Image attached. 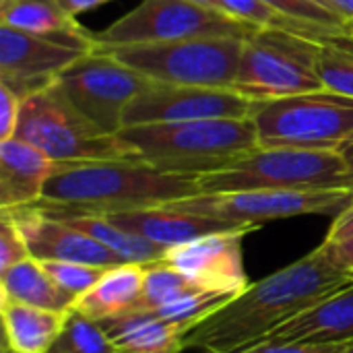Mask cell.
<instances>
[{"instance_id":"d590c367","label":"cell","mask_w":353,"mask_h":353,"mask_svg":"<svg viewBox=\"0 0 353 353\" xmlns=\"http://www.w3.org/2000/svg\"><path fill=\"white\" fill-rule=\"evenodd\" d=\"M110 0H60V4H62V8L68 12V14H72V17H77V14H81V12H87V10H91V8H97V6H101V4H108Z\"/></svg>"},{"instance_id":"d6a6232c","label":"cell","mask_w":353,"mask_h":353,"mask_svg":"<svg viewBox=\"0 0 353 353\" xmlns=\"http://www.w3.org/2000/svg\"><path fill=\"white\" fill-rule=\"evenodd\" d=\"M23 101L4 85H0V141L14 139Z\"/></svg>"},{"instance_id":"b9f144b4","label":"cell","mask_w":353,"mask_h":353,"mask_svg":"<svg viewBox=\"0 0 353 353\" xmlns=\"http://www.w3.org/2000/svg\"><path fill=\"white\" fill-rule=\"evenodd\" d=\"M2 353H14V352H12L6 343H2Z\"/></svg>"},{"instance_id":"60d3db41","label":"cell","mask_w":353,"mask_h":353,"mask_svg":"<svg viewBox=\"0 0 353 353\" xmlns=\"http://www.w3.org/2000/svg\"><path fill=\"white\" fill-rule=\"evenodd\" d=\"M316 4H321V6H325V8H329V10H335L333 6H331V0H314ZM337 12V10H335Z\"/></svg>"},{"instance_id":"4316f807","label":"cell","mask_w":353,"mask_h":353,"mask_svg":"<svg viewBox=\"0 0 353 353\" xmlns=\"http://www.w3.org/2000/svg\"><path fill=\"white\" fill-rule=\"evenodd\" d=\"M234 298H236L234 294H221V292H194V294L178 298L161 308H155L149 314H153L155 319L165 321V323L184 325L192 331L205 319H209L211 314H215L217 310L228 306Z\"/></svg>"},{"instance_id":"5bb4252c","label":"cell","mask_w":353,"mask_h":353,"mask_svg":"<svg viewBox=\"0 0 353 353\" xmlns=\"http://www.w3.org/2000/svg\"><path fill=\"white\" fill-rule=\"evenodd\" d=\"M83 54L87 52L0 25V85L25 101L54 85L58 74Z\"/></svg>"},{"instance_id":"30bf717a","label":"cell","mask_w":353,"mask_h":353,"mask_svg":"<svg viewBox=\"0 0 353 353\" xmlns=\"http://www.w3.org/2000/svg\"><path fill=\"white\" fill-rule=\"evenodd\" d=\"M353 192L345 188L327 190H240V192H215L194 194L178 199L168 209L221 219L238 225H254L302 217V215H339L352 201Z\"/></svg>"},{"instance_id":"ba28073f","label":"cell","mask_w":353,"mask_h":353,"mask_svg":"<svg viewBox=\"0 0 353 353\" xmlns=\"http://www.w3.org/2000/svg\"><path fill=\"white\" fill-rule=\"evenodd\" d=\"M259 147L337 151L353 132V99L327 89L256 101Z\"/></svg>"},{"instance_id":"52a82bcc","label":"cell","mask_w":353,"mask_h":353,"mask_svg":"<svg viewBox=\"0 0 353 353\" xmlns=\"http://www.w3.org/2000/svg\"><path fill=\"white\" fill-rule=\"evenodd\" d=\"M321 41L279 29H254L240 56L234 89L254 101L323 91Z\"/></svg>"},{"instance_id":"ee69618b","label":"cell","mask_w":353,"mask_h":353,"mask_svg":"<svg viewBox=\"0 0 353 353\" xmlns=\"http://www.w3.org/2000/svg\"><path fill=\"white\" fill-rule=\"evenodd\" d=\"M120 353H124V352H120Z\"/></svg>"},{"instance_id":"1f68e13d","label":"cell","mask_w":353,"mask_h":353,"mask_svg":"<svg viewBox=\"0 0 353 353\" xmlns=\"http://www.w3.org/2000/svg\"><path fill=\"white\" fill-rule=\"evenodd\" d=\"M353 341H333V343H256L236 353H341Z\"/></svg>"},{"instance_id":"74e56055","label":"cell","mask_w":353,"mask_h":353,"mask_svg":"<svg viewBox=\"0 0 353 353\" xmlns=\"http://www.w3.org/2000/svg\"><path fill=\"white\" fill-rule=\"evenodd\" d=\"M331 6L353 23V0H331Z\"/></svg>"},{"instance_id":"d6986e66","label":"cell","mask_w":353,"mask_h":353,"mask_svg":"<svg viewBox=\"0 0 353 353\" xmlns=\"http://www.w3.org/2000/svg\"><path fill=\"white\" fill-rule=\"evenodd\" d=\"M333 343L353 341V285L333 294L256 343ZM254 343V345H256Z\"/></svg>"},{"instance_id":"f1b7e54d","label":"cell","mask_w":353,"mask_h":353,"mask_svg":"<svg viewBox=\"0 0 353 353\" xmlns=\"http://www.w3.org/2000/svg\"><path fill=\"white\" fill-rule=\"evenodd\" d=\"M46 273L70 296L79 298L89 292L110 267H95L83 263H64V261H39Z\"/></svg>"},{"instance_id":"ab89813d","label":"cell","mask_w":353,"mask_h":353,"mask_svg":"<svg viewBox=\"0 0 353 353\" xmlns=\"http://www.w3.org/2000/svg\"><path fill=\"white\" fill-rule=\"evenodd\" d=\"M190 2H196V4H201V6H207V8H217L215 0H190ZM217 10H219V8H217Z\"/></svg>"},{"instance_id":"7bdbcfd3","label":"cell","mask_w":353,"mask_h":353,"mask_svg":"<svg viewBox=\"0 0 353 353\" xmlns=\"http://www.w3.org/2000/svg\"><path fill=\"white\" fill-rule=\"evenodd\" d=\"M341 353H353V343L352 345H350V347H347V350H343V352Z\"/></svg>"},{"instance_id":"cb8c5ba5","label":"cell","mask_w":353,"mask_h":353,"mask_svg":"<svg viewBox=\"0 0 353 353\" xmlns=\"http://www.w3.org/2000/svg\"><path fill=\"white\" fill-rule=\"evenodd\" d=\"M0 300H12L27 306L70 312L77 298L64 292L35 259H25L0 273Z\"/></svg>"},{"instance_id":"277c9868","label":"cell","mask_w":353,"mask_h":353,"mask_svg":"<svg viewBox=\"0 0 353 353\" xmlns=\"http://www.w3.org/2000/svg\"><path fill=\"white\" fill-rule=\"evenodd\" d=\"M14 139L37 147L56 163L137 159L120 134L105 132L83 116L56 83L23 101Z\"/></svg>"},{"instance_id":"44dd1931","label":"cell","mask_w":353,"mask_h":353,"mask_svg":"<svg viewBox=\"0 0 353 353\" xmlns=\"http://www.w3.org/2000/svg\"><path fill=\"white\" fill-rule=\"evenodd\" d=\"M145 283V265L122 263L110 267L103 277L83 296L77 298L72 310L95 321L105 323L134 312Z\"/></svg>"},{"instance_id":"f546056e","label":"cell","mask_w":353,"mask_h":353,"mask_svg":"<svg viewBox=\"0 0 353 353\" xmlns=\"http://www.w3.org/2000/svg\"><path fill=\"white\" fill-rule=\"evenodd\" d=\"M265 2L294 19L319 23V25H327V27H335V29H343V31L353 33L352 21H347L345 17H341L335 10H329V8L316 4L314 0H265Z\"/></svg>"},{"instance_id":"484cf974","label":"cell","mask_w":353,"mask_h":353,"mask_svg":"<svg viewBox=\"0 0 353 353\" xmlns=\"http://www.w3.org/2000/svg\"><path fill=\"white\" fill-rule=\"evenodd\" d=\"M48 353H120V350L99 323L70 310L56 343Z\"/></svg>"},{"instance_id":"9a60e30c","label":"cell","mask_w":353,"mask_h":353,"mask_svg":"<svg viewBox=\"0 0 353 353\" xmlns=\"http://www.w3.org/2000/svg\"><path fill=\"white\" fill-rule=\"evenodd\" d=\"M0 213L10 217V221L19 228L29 254L35 261H64L95 267L122 265V261L114 252L95 242L91 236L68 225L62 219L43 213L35 205L6 209Z\"/></svg>"},{"instance_id":"f35d334b","label":"cell","mask_w":353,"mask_h":353,"mask_svg":"<svg viewBox=\"0 0 353 353\" xmlns=\"http://www.w3.org/2000/svg\"><path fill=\"white\" fill-rule=\"evenodd\" d=\"M341 188H345V190L353 192V170H350V172L343 176V180H341Z\"/></svg>"},{"instance_id":"5b68a950","label":"cell","mask_w":353,"mask_h":353,"mask_svg":"<svg viewBox=\"0 0 353 353\" xmlns=\"http://www.w3.org/2000/svg\"><path fill=\"white\" fill-rule=\"evenodd\" d=\"M347 163L337 151L256 147L232 165L199 176L201 194L240 190L341 188Z\"/></svg>"},{"instance_id":"d4e9b609","label":"cell","mask_w":353,"mask_h":353,"mask_svg":"<svg viewBox=\"0 0 353 353\" xmlns=\"http://www.w3.org/2000/svg\"><path fill=\"white\" fill-rule=\"evenodd\" d=\"M194 292H207L196 288L192 281H188L182 273L165 265L163 261H155L145 265V283L141 300L134 308V312H151L155 308H161L178 298H184Z\"/></svg>"},{"instance_id":"ac0fdd59","label":"cell","mask_w":353,"mask_h":353,"mask_svg":"<svg viewBox=\"0 0 353 353\" xmlns=\"http://www.w3.org/2000/svg\"><path fill=\"white\" fill-rule=\"evenodd\" d=\"M0 25L58 41L81 52L95 50V33L68 14L60 0H0Z\"/></svg>"},{"instance_id":"8992f818","label":"cell","mask_w":353,"mask_h":353,"mask_svg":"<svg viewBox=\"0 0 353 353\" xmlns=\"http://www.w3.org/2000/svg\"><path fill=\"white\" fill-rule=\"evenodd\" d=\"M244 39L238 35H205L103 52H110L153 83L234 89Z\"/></svg>"},{"instance_id":"8fae6325","label":"cell","mask_w":353,"mask_h":353,"mask_svg":"<svg viewBox=\"0 0 353 353\" xmlns=\"http://www.w3.org/2000/svg\"><path fill=\"white\" fill-rule=\"evenodd\" d=\"M151 85L153 81L103 50L83 54L56 79V87L66 99L83 116L112 134L122 130L128 103Z\"/></svg>"},{"instance_id":"3957f363","label":"cell","mask_w":353,"mask_h":353,"mask_svg":"<svg viewBox=\"0 0 353 353\" xmlns=\"http://www.w3.org/2000/svg\"><path fill=\"white\" fill-rule=\"evenodd\" d=\"M118 134L137 159L194 178L219 172L259 147L252 118L139 124Z\"/></svg>"},{"instance_id":"e575fe53","label":"cell","mask_w":353,"mask_h":353,"mask_svg":"<svg viewBox=\"0 0 353 353\" xmlns=\"http://www.w3.org/2000/svg\"><path fill=\"white\" fill-rule=\"evenodd\" d=\"M353 238V196L350 201V205L339 213L335 215L329 232H327V238L325 242L329 244H337V242H345V240H352Z\"/></svg>"},{"instance_id":"4fadbf2b","label":"cell","mask_w":353,"mask_h":353,"mask_svg":"<svg viewBox=\"0 0 353 353\" xmlns=\"http://www.w3.org/2000/svg\"><path fill=\"white\" fill-rule=\"evenodd\" d=\"M256 228L209 234L174 246L161 259L196 288L240 296L250 283L244 269V238Z\"/></svg>"},{"instance_id":"7402d4cb","label":"cell","mask_w":353,"mask_h":353,"mask_svg":"<svg viewBox=\"0 0 353 353\" xmlns=\"http://www.w3.org/2000/svg\"><path fill=\"white\" fill-rule=\"evenodd\" d=\"M99 325L124 353H180L190 333L188 327L159 321L149 312H130Z\"/></svg>"},{"instance_id":"7c38bea8","label":"cell","mask_w":353,"mask_h":353,"mask_svg":"<svg viewBox=\"0 0 353 353\" xmlns=\"http://www.w3.org/2000/svg\"><path fill=\"white\" fill-rule=\"evenodd\" d=\"M254 103V99L228 87L153 83L128 103L122 128L159 122L250 118Z\"/></svg>"},{"instance_id":"9c48e42d","label":"cell","mask_w":353,"mask_h":353,"mask_svg":"<svg viewBox=\"0 0 353 353\" xmlns=\"http://www.w3.org/2000/svg\"><path fill=\"white\" fill-rule=\"evenodd\" d=\"M254 29L223 10L207 8L190 0H141L130 12L103 31H95V50L176 41L205 35L248 37Z\"/></svg>"},{"instance_id":"ffe728a7","label":"cell","mask_w":353,"mask_h":353,"mask_svg":"<svg viewBox=\"0 0 353 353\" xmlns=\"http://www.w3.org/2000/svg\"><path fill=\"white\" fill-rule=\"evenodd\" d=\"M35 207H39L43 213L66 221L68 225L85 232L95 242L105 246L110 252H114L122 263H137V265H149L155 261H161L170 248L155 244L147 238H141L132 232H126L118 225H114L108 217L99 213H85V211H70L62 209L43 201H37Z\"/></svg>"},{"instance_id":"603a6c76","label":"cell","mask_w":353,"mask_h":353,"mask_svg":"<svg viewBox=\"0 0 353 353\" xmlns=\"http://www.w3.org/2000/svg\"><path fill=\"white\" fill-rule=\"evenodd\" d=\"M4 343L14 353H48L56 343L68 312H52L12 300H0Z\"/></svg>"},{"instance_id":"836d02e7","label":"cell","mask_w":353,"mask_h":353,"mask_svg":"<svg viewBox=\"0 0 353 353\" xmlns=\"http://www.w3.org/2000/svg\"><path fill=\"white\" fill-rule=\"evenodd\" d=\"M321 248H323L325 256L329 259V263H333L339 271L353 277V238L345 240V242H337V244L323 242Z\"/></svg>"},{"instance_id":"2e32d148","label":"cell","mask_w":353,"mask_h":353,"mask_svg":"<svg viewBox=\"0 0 353 353\" xmlns=\"http://www.w3.org/2000/svg\"><path fill=\"white\" fill-rule=\"evenodd\" d=\"M99 215L108 217L114 225L132 232L141 238H147L155 244H161L165 248H174L209 234L254 228V225H238L221 219L192 215L184 211H174L168 207H149V209H132V211H116V213H99Z\"/></svg>"},{"instance_id":"8d00e7d4","label":"cell","mask_w":353,"mask_h":353,"mask_svg":"<svg viewBox=\"0 0 353 353\" xmlns=\"http://www.w3.org/2000/svg\"><path fill=\"white\" fill-rule=\"evenodd\" d=\"M337 153L343 157V161L347 163V168L353 170V132L339 145V149H337Z\"/></svg>"},{"instance_id":"7a4b0ae2","label":"cell","mask_w":353,"mask_h":353,"mask_svg":"<svg viewBox=\"0 0 353 353\" xmlns=\"http://www.w3.org/2000/svg\"><path fill=\"white\" fill-rule=\"evenodd\" d=\"M201 194L199 178L161 172L141 159L56 163L43 203L85 213H116L161 207Z\"/></svg>"},{"instance_id":"6da1fadb","label":"cell","mask_w":353,"mask_h":353,"mask_svg":"<svg viewBox=\"0 0 353 353\" xmlns=\"http://www.w3.org/2000/svg\"><path fill=\"white\" fill-rule=\"evenodd\" d=\"M353 285L319 246L300 261L250 283L228 306L205 319L184 337V350L236 353L254 345L277 327Z\"/></svg>"},{"instance_id":"e0dca14e","label":"cell","mask_w":353,"mask_h":353,"mask_svg":"<svg viewBox=\"0 0 353 353\" xmlns=\"http://www.w3.org/2000/svg\"><path fill=\"white\" fill-rule=\"evenodd\" d=\"M54 170L56 161L37 147L21 139L0 141V211L41 201Z\"/></svg>"},{"instance_id":"83f0119b","label":"cell","mask_w":353,"mask_h":353,"mask_svg":"<svg viewBox=\"0 0 353 353\" xmlns=\"http://www.w3.org/2000/svg\"><path fill=\"white\" fill-rule=\"evenodd\" d=\"M319 77L327 91L353 99V39L321 43Z\"/></svg>"},{"instance_id":"4dcf8cb0","label":"cell","mask_w":353,"mask_h":353,"mask_svg":"<svg viewBox=\"0 0 353 353\" xmlns=\"http://www.w3.org/2000/svg\"><path fill=\"white\" fill-rule=\"evenodd\" d=\"M29 248L19 232V228L10 221V217H6L4 213H0V273L8 271L12 265L29 259Z\"/></svg>"}]
</instances>
